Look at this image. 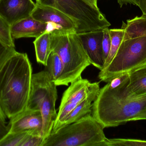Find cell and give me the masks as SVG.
Returning a JSON list of instances; mask_svg holds the SVG:
<instances>
[{"label": "cell", "mask_w": 146, "mask_h": 146, "mask_svg": "<svg viewBox=\"0 0 146 146\" xmlns=\"http://www.w3.org/2000/svg\"><path fill=\"white\" fill-rule=\"evenodd\" d=\"M99 82L91 83L88 80L82 79L81 77L71 83L70 86L63 93L51 133L57 131L59 125L66 117L90 93L99 87Z\"/></svg>", "instance_id": "obj_8"}, {"label": "cell", "mask_w": 146, "mask_h": 146, "mask_svg": "<svg viewBox=\"0 0 146 146\" xmlns=\"http://www.w3.org/2000/svg\"><path fill=\"white\" fill-rule=\"evenodd\" d=\"M48 23L40 22L31 16L11 25L10 33L14 40L24 37L36 38L48 30Z\"/></svg>", "instance_id": "obj_13"}, {"label": "cell", "mask_w": 146, "mask_h": 146, "mask_svg": "<svg viewBox=\"0 0 146 146\" xmlns=\"http://www.w3.org/2000/svg\"><path fill=\"white\" fill-rule=\"evenodd\" d=\"M121 28L124 31L123 41L146 37V15L143 14L141 16L128 20L127 24L123 21Z\"/></svg>", "instance_id": "obj_17"}, {"label": "cell", "mask_w": 146, "mask_h": 146, "mask_svg": "<svg viewBox=\"0 0 146 146\" xmlns=\"http://www.w3.org/2000/svg\"><path fill=\"white\" fill-rule=\"evenodd\" d=\"M36 6L32 0H0V15L10 26L31 16Z\"/></svg>", "instance_id": "obj_12"}, {"label": "cell", "mask_w": 146, "mask_h": 146, "mask_svg": "<svg viewBox=\"0 0 146 146\" xmlns=\"http://www.w3.org/2000/svg\"><path fill=\"white\" fill-rule=\"evenodd\" d=\"M85 1L92 5L93 6L98 7V0H85Z\"/></svg>", "instance_id": "obj_30"}, {"label": "cell", "mask_w": 146, "mask_h": 146, "mask_svg": "<svg viewBox=\"0 0 146 146\" xmlns=\"http://www.w3.org/2000/svg\"><path fill=\"white\" fill-rule=\"evenodd\" d=\"M8 127L7 124L0 121V140L7 133Z\"/></svg>", "instance_id": "obj_26"}, {"label": "cell", "mask_w": 146, "mask_h": 146, "mask_svg": "<svg viewBox=\"0 0 146 146\" xmlns=\"http://www.w3.org/2000/svg\"><path fill=\"white\" fill-rule=\"evenodd\" d=\"M78 35L91 64L102 70L105 62L102 47L103 29L78 33Z\"/></svg>", "instance_id": "obj_10"}, {"label": "cell", "mask_w": 146, "mask_h": 146, "mask_svg": "<svg viewBox=\"0 0 146 146\" xmlns=\"http://www.w3.org/2000/svg\"><path fill=\"white\" fill-rule=\"evenodd\" d=\"M30 133H7L1 140L0 146H23Z\"/></svg>", "instance_id": "obj_20"}, {"label": "cell", "mask_w": 146, "mask_h": 146, "mask_svg": "<svg viewBox=\"0 0 146 146\" xmlns=\"http://www.w3.org/2000/svg\"><path fill=\"white\" fill-rule=\"evenodd\" d=\"M98 146H146V141L131 139H105Z\"/></svg>", "instance_id": "obj_21"}, {"label": "cell", "mask_w": 146, "mask_h": 146, "mask_svg": "<svg viewBox=\"0 0 146 146\" xmlns=\"http://www.w3.org/2000/svg\"><path fill=\"white\" fill-rule=\"evenodd\" d=\"M36 4L60 10L76 22V32L101 30L111 24L98 7L85 0H36Z\"/></svg>", "instance_id": "obj_6"}, {"label": "cell", "mask_w": 146, "mask_h": 146, "mask_svg": "<svg viewBox=\"0 0 146 146\" xmlns=\"http://www.w3.org/2000/svg\"><path fill=\"white\" fill-rule=\"evenodd\" d=\"M7 117L4 114V112L3 111L1 106H0V121H1L3 123L6 124V119H7Z\"/></svg>", "instance_id": "obj_29"}, {"label": "cell", "mask_w": 146, "mask_h": 146, "mask_svg": "<svg viewBox=\"0 0 146 146\" xmlns=\"http://www.w3.org/2000/svg\"><path fill=\"white\" fill-rule=\"evenodd\" d=\"M120 88H110L106 85L100 88L93 103L92 115L104 128L134 121L146 109V94L127 97L122 93Z\"/></svg>", "instance_id": "obj_2"}, {"label": "cell", "mask_w": 146, "mask_h": 146, "mask_svg": "<svg viewBox=\"0 0 146 146\" xmlns=\"http://www.w3.org/2000/svg\"><path fill=\"white\" fill-rule=\"evenodd\" d=\"M124 32V29L122 28L121 29H110V34L111 41L110 50L108 57L105 62L103 69L109 65L115 57L121 43L122 42Z\"/></svg>", "instance_id": "obj_19"}, {"label": "cell", "mask_w": 146, "mask_h": 146, "mask_svg": "<svg viewBox=\"0 0 146 146\" xmlns=\"http://www.w3.org/2000/svg\"><path fill=\"white\" fill-rule=\"evenodd\" d=\"M32 75L26 53L16 51L0 68V106L8 119L26 109Z\"/></svg>", "instance_id": "obj_1"}, {"label": "cell", "mask_w": 146, "mask_h": 146, "mask_svg": "<svg viewBox=\"0 0 146 146\" xmlns=\"http://www.w3.org/2000/svg\"><path fill=\"white\" fill-rule=\"evenodd\" d=\"M100 90L99 87L90 93L60 124L57 131L65 126L79 121L88 114H92L93 103L98 96Z\"/></svg>", "instance_id": "obj_15"}, {"label": "cell", "mask_w": 146, "mask_h": 146, "mask_svg": "<svg viewBox=\"0 0 146 146\" xmlns=\"http://www.w3.org/2000/svg\"><path fill=\"white\" fill-rule=\"evenodd\" d=\"M8 133H28L42 137L43 120L41 112L26 109L9 119Z\"/></svg>", "instance_id": "obj_9"}, {"label": "cell", "mask_w": 146, "mask_h": 146, "mask_svg": "<svg viewBox=\"0 0 146 146\" xmlns=\"http://www.w3.org/2000/svg\"><path fill=\"white\" fill-rule=\"evenodd\" d=\"M56 87L47 71L33 74L31 93L26 109L41 112L44 141L52 133L57 116L55 109L57 99Z\"/></svg>", "instance_id": "obj_5"}, {"label": "cell", "mask_w": 146, "mask_h": 146, "mask_svg": "<svg viewBox=\"0 0 146 146\" xmlns=\"http://www.w3.org/2000/svg\"><path fill=\"white\" fill-rule=\"evenodd\" d=\"M50 49L58 55L63 63L68 83L81 77L84 70L91 65L75 31L58 28L50 30Z\"/></svg>", "instance_id": "obj_3"}, {"label": "cell", "mask_w": 146, "mask_h": 146, "mask_svg": "<svg viewBox=\"0 0 146 146\" xmlns=\"http://www.w3.org/2000/svg\"><path fill=\"white\" fill-rule=\"evenodd\" d=\"M142 120H146V109L143 111L135 119L134 121Z\"/></svg>", "instance_id": "obj_28"}, {"label": "cell", "mask_w": 146, "mask_h": 146, "mask_svg": "<svg viewBox=\"0 0 146 146\" xmlns=\"http://www.w3.org/2000/svg\"><path fill=\"white\" fill-rule=\"evenodd\" d=\"M31 16L40 22L52 24L55 28L75 31L77 29L76 23L72 18L51 7L36 5Z\"/></svg>", "instance_id": "obj_11"}, {"label": "cell", "mask_w": 146, "mask_h": 146, "mask_svg": "<svg viewBox=\"0 0 146 146\" xmlns=\"http://www.w3.org/2000/svg\"><path fill=\"white\" fill-rule=\"evenodd\" d=\"M129 80L120 88L123 95L138 97L146 94V63L128 72Z\"/></svg>", "instance_id": "obj_14"}, {"label": "cell", "mask_w": 146, "mask_h": 146, "mask_svg": "<svg viewBox=\"0 0 146 146\" xmlns=\"http://www.w3.org/2000/svg\"><path fill=\"white\" fill-rule=\"evenodd\" d=\"M104 35L102 41V47H103V54L105 60H106L110 53L111 48L110 36V29L108 27H106L103 29Z\"/></svg>", "instance_id": "obj_24"}, {"label": "cell", "mask_w": 146, "mask_h": 146, "mask_svg": "<svg viewBox=\"0 0 146 146\" xmlns=\"http://www.w3.org/2000/svg\"><path fill=\"white\" fill-rule=\"evenodd\" d=\"M140 1V0H117V3L121 7L123 5L127 4H133L139 7Z\"/></svg>", "instance_id": "obj_25"}, {"label": "cell", "mask_w": 146, "mask_h": 146, "mask_svg": "<svg viewBox=\"0 0 146 146\" xmlns=\"http://www.w3.org/2000/svg\"><path fill=\"white\" fill-rule=\"evenodd\" d=\"M47 72L52 81L56 86H68L63 63L57 54L51 51L47 61Z\"/></svg>", "instance_id": "obj_16"}, {"label": "cell", "mask_w": 146, "mask_h": 146, "mask_svg": "<svg viewBox=\"0 0 146 146\" xmlns=\"http://www.w3.org/2000/svg\"><path fill=\"white\" fill-rule=\"evenodd\" d=\"M16 51L15 47L9 46L0 40V68Z\"/></svg>", "instance_id": "obj_23"}, {"label": "cell", "mask_w": 146, "mask_h": 146, "mask_svg": "<svg viewBox=\"0 0 146 146\" xmlns=\"http://www.w3.org/2000/svg\"><path fill=\"white\" fill-rule=\"evenodd\" d=\"M0 40L11 47H15L14 40L10 33V25L0 15Z\"/></svg>", "instance_id": "obj_22"}, {"label": "cell", "mask_w": 146, "mask_h": 146, "mask_svg": "<svg viewBox=\"0 0 146 146\" xmlns=\"http://www.w3.org/2000/svg\"><path fill=\"white\" fill-rule=\"evenodd\" d=\"M139 7L142 11L143 14L146 15V0H140Z\"/></svg>", "instance_id": "obj_27"}, {"label": "cell", "mask_w": 146, "mask_h": 146, "mask_svg": "<svg viewBox=\"0 0 146 146\" xmlns=\"http://www.w3.org/2000/svg\"><path fill=\"white\" fill-rule=\"evenodd\" d=\"M146 63V37L122 41L110 63L100 70L101 81L108 82L113 78Z\"/></svg>", "instance_id": "obj_7"}, {"label": "cell", "mask_w": 146, "mask_h": 146, "mask_svg": "<svg viewBox=\"0 0 146 146\" xmlns=\"http://www.w3.org/2000/svg\"><path fill=\"white\" fill-rule=\"evenodd\" d=\"M50 31L48 30L36 38L33 42L37 62L45 66L47 65L48 58L51 51L50 49Z\"/></svg>", "instance_id": "obj_18"}, {"label": "cell", "mask_w": 146, "mask_h": 146, "mask_svg": "<svg viewBox=\"0 0 146 146\" xmlns=\"http://www.w3.org/2000/svg\"><path fill=\"white\" fill-rule=\"evenodd\" d=\"M104 127L89 114L51 133L42 146H98L106 139Z\"/></svg>", "instance_id": "obj_4"}]
</instances>
